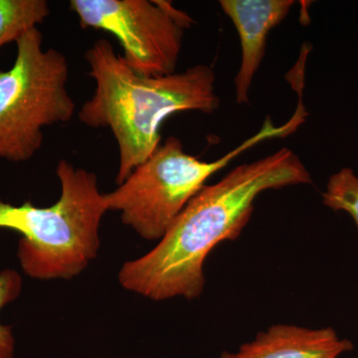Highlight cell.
<instances>
[{
    "label": "cell",
    "mask_w": 358,
    "mask_h": 358,
    "mask_svg": "<svg viewBox=\"0 0 358 358\" xmlns=\"http://www.w3.org/2000/svg\"><path fill=\"white\" fill-rule=\"evenodd\" d=\"M312 183L307 167L288 148L235 167L190 200L154 249L124 264L120 284L152 301L199 298L205 260L217 245L240 237L257 197L266 190Z\"/></svg>",
    "instance_id": "6da1fadb"
},
{
    "label": "cell",
    "mask_w": 358,
    "mask_h": 358,
    "mask_svg": "<svg viewBox=\"0 0 358 358\" xmlns=\"http://www.w3.org/2000/svg\"><path fill=\"white\" fill-rule=\"evenodd\" d=\"M70 9L84 28L114 35L122 58L141 76L176 73L188 14L164 0H72Z\"/></svg>",
    "instance_id": "8992f818"
},
{
    "label": "cell",
    "mask_w": 358,
    "mask_h": 358,
    "mask_svg": "<svg viewBox=\"0 0 358 358\" xmlns=\"http://www.w3.org/2000/svg\"><path fill=\"white\" fill-rule=\"evenodd\" d=\"M22 288L20 275L13 270H4L0 273V310L17 299ZM14 357V338L10 327L0 324V358Z\"/></svg>",
    "instance_id": "8fae6325"
},
{
    "label": "cell",
    "mask_w": 358,
    "mask_h": 358,
    "mask_svg": "<svg viewBox=\"0 0 358 358\" xmlns=\"http://www.w3.org/2000/svg\"><path fill=\"white\" fill-rule=\"evenodd\" d=\"M56 174L61 194L51 206L0 202V228L20 233L18 258L35 279L69 280L83 272L96 257L108 211L95 173L62 159Z\"/></svg>",
    "instance_id": "3957f363"
},
{
    "label": "cell",
    "mask_w": 358,
    "mask_h": 358,
    "mask_svg": "<svg viewBox=\"0 0 358 358\" xmlns=\"http://www.w3.org/2000/svg\"><path fill=\"white\" fill-rule=\"evenodd\" d=\"M306 117L303 110L296 109L281 127L267 119L255 136L211 162L186 154L181 141L169 136L114 192L103 194L108 211H119L122 223L143 239L160 241L207 179L260 141L294 133Z\"/></svg>",
    "instance_id": "277c9868"
},
{
    "label": "cell",
    "mask_w": 358,
    "mask_h": 358,
    "mask_svg": "<svg viewBox=\"0 0 358 358\" xmlns=\"http://www.w3.org/2000/svg\"><path fill=\"white\" fill-rule=\"evenodd\" d=\"M221 8L239 34L242 58L235 77L236 102H249V91L265 55L268 33L293 7V0H221Z\"/></svg>",
    "instance_id": "52a82bcc"
},
{
    "label": "cell",
    "mask_w": 358,
    "mask_h": 358,
    "mask_svg": "<svg viewBox=\"0 0 358 358\" xmlns=\"http://www.w3.org/2000/svg\"><path fill=\"white\" fill-rule=\"evenodd\" d=\"M50 14L46 0H0V49L37 28Z\"/></svg>",
    "instance_id": "9c48e42d"
},
{
    "label": "cell",
    "mask_w": 358,
    "mask_h": 358,
    "mask_svg": "<svg viewBox=\"0 0 358 358\" xmlns=\"http://www.w3.org/2000/svg\"><path fill=\"white\" fill-rule=\"evenodd\" d=\"M15 44L13 67L0 71V159L22 162L41 148L45 127L69 122L76 106L68 93L67 58L44 49L38 27Z\"/></svg>",
    "instance_id": "5b68a950"
},
{
    "label": "cell",
    "mask_w": 358,
    "mask_h": 358,
    "mask_svg": "<svg viewBox=\"0 0 358 358\" xmlns=\"http://www.w3.org/2000/svg\"><path fill=\"white\" fill-rule=\"evenodd\" d=\"M322 203L331 210L350 214L358 226V176L352 169H341L329 178Z\"/></svg>",
    "instance_id": "30bf717a"
},
{
    "label": "cell",
    "mask_w": 358,
    "mask_h": 358,
    "mask_svg": "<svg viewBox=\"0 0 358 358\" xmlns=\"http://www.w3.org/2000/svg\"><path fill=\"white\" fill-rule=\"evenodd\" d=\"M85 59L96 89L82 106L79 119L91 128H109L114 134L120 157L117 185L159 147L160 128L167 117L183 110L212 114L220 105L215 73L209 66H193L166 76H141L107 39L96 40Z\"/></svg>",
    "instance_id": "7a4b0ae2"
},
{
    "label": "cell",
    "mask_w": 358,
    "mask_h": 358,
    "mask_svg": "<svg viewBox=\"0 0 358 358\" xmlns=\"http://www.w3.org/2000/svg\"><path fill=\"white\" fill-rule=\"evenodd\" d=\"M353 343L333 327L308 329L277 324L260 331L237 352H224L220 358H338L352 352Z\"/></svg>",
    "instance_id": "ba28073f"
}]
</instances>
